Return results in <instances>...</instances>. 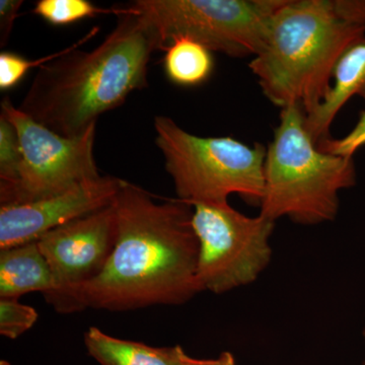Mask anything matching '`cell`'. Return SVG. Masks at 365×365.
I'll use <instances>...</instances> for the list:
<instances>
[{"label": "cell", "instance_id": "obj_18", "mask_svg": "<svg viewBox=\"0 0 365 365\" xmlns=\"http://www.w3.org/2000/svg\"><path fill=\"white\" fill-rule=\"evenodd\" d=\"M63 50L47 55L43 58L29 60L13 52H1L0 54V90L13 88L25 78L31 68H37L56 59Z\"/></svg>", "mask_w": 365, "mask_h": 365}, {"label": "cell", "instance_id": "obj_9", "mask_svg": "<svg viewBox=\"0 0 365 365\" xmlns=\"http://www.w3.org/2000/svg\"><path fill=\"white\" fill-rule=\"evenodd\" d=\"M118 217L114 202L107 207L46 232L38 245L51 270L53 289L46 302L57 306L71 290L95 279L114 251Z\"/></svg>", "mask_w": 365, "mask_h": 365}, {"label": "cell", "instance_id": "obj_17", "mask_svg": "<svg viewBox=\"0 0 365 365\" xmlns=\"http://www.w3.org/2000/svg\"><path fill=\"white\" fill-rule=\"evenodd\" d=\"M38 317L34 307L21 304L18 299H0V334L9 339H16L30 330Z\"/></svg>", "mask_w": 365, "mask_h": 365}, {"label": "cell", "instance_id": "obj_5", "mask_svg": "<svg viewBox=\"0 0 365 365\" xmlns=\"http://www.w3.org/2000/svg\"><path fill=\"white\" fill-rule=\"evenodd\" d=\"M153 126L179 200L190 205L222 203L235 194L260 207L267 150L263 144L194 135L165 116L155 117Z\"/></svg>", "mask_w": 365, "mask_h": 365}, {"label": "cell", "instance_id": "obj_10", "mask_svg": "<svg viewBox=\"0 0 365 365\" xmlns=\"http://www.w3.org/2000/svg\"><path fill=\"white\" fill-rule=\"evenodd\" d=\"M121 182L102 176L57 195L0 206V250L37 241L54 228L107 207L114 202Z\"/></svg>", "mask_w": 365, "mask_h": 365}, {"label": "cell", "instance_id": "obj_14", "mask_svg": "<svg viewBox=\"0 0 365 365\" xmlns=\"http://www.w3.org/2000/svg\"><path fill=\"white\" fill-rule=\"evenodd\" d=\"M163 51L165 76L175 85H202L210 78L215 69L213 52L190 38H174L165 46Z\"/></svg>", "mask_w": 365, "mask_h": 365}, {"label": "cell", "instance_id": "obj_16", "mask_svg": "<svg viewBox=\"0 0 365 365\" xmlns=\"http://www.w3.org/2000/svg\"><path fill=\"white\" fill-rule=\"evenodd\" d=\"M23 150L16 126L0 113V188L11 186L19 179Z\"/></svg>", "mask_w": 365, "mask_h": 365}, {"label": "cell", "instance_id": "obj_3", "mask_svg": "<svg viewBox=\"0 0 365 365\" xmlns=\"http://www.w3.org/2000/svg\"><path fill=\"white\" fill-rule=\"evenodd\" d=\"M364 39L365 26L345 20L335 0H284L249 67L273 105H300L309 115L330 91L341 57Z\"/></svg>", "mask_w": 365, "mask_h": 365}, {"label": "cell", "instance_id": "obj_11", "mask_svg": "<svg viewBox=\"0 0 365 365\" xmlns=\"http://www.w3.org/2000/svg\"><path fill=\"white\" fill-rule=\"evenodd\" d=\"M355 96L365 98V39L341 57L325 100L313 113L306 115L307 130L314 143L319 144L330 138L334 119Z\"/></svg>", "mask_w": 365, "mask_h": 365}, {"label": "cell", "instance_id": "obj_15", "mask_svg": "<svg viewBox=\"0 0 365 365\" xmlns=\"http://www.w3.org/2000/svg\"><path fill=\"white\" fill-rule=\"evenodd\" d=\"M33 13L54 26L71 25L98 14H112L111 9H101L88 0H39Z\"/></svg>", "mask_w": 365, "mask_h": 365}, {"label": "cell", "instance_id": "obj_7", "mask_svg": "<svg viewBox=\"0 0 365 365\" xmlns=\"http://www.w3.org/2000/svg\"><path fill=\"white\" fill-rule=\"evenodd\" d=\"M199 242L197 279L201 292L225 294L258 279L272 258L275 222L247 216L228 202L194 204Z\"/></svg>", "mask_w": 365, "mask_h": 365}, {"label": "cell", "instance_id": "obj_2", "mask_svg": "<svg viewBox=\"0 0 365 365\" xmlns=\"http://www.w3.org/2000/svg\"><path fill=\"white\" fill-rule=\"evenodd\" d=\"M112 32L90 51L78 48L98 32L66 48L39 67L19 109L64 137L83 135L98 117L148 86L153 53L163 50L158 33L140 16L122 14Z\"/></svg>", "mask_w": 365, "mask_h": 365}, {"label": "cell", "instance_id": "obj_4", "mask_svg": "<svg viewBox=\"0 0 365 365\" xmlns=\"http://www.w3.org/2000/svg\"><path fill=\"white\" fill-rule=\"evenodd\" d=\"M356 182L353 157L319 148L306 127L300 105L281 109L264 163L260 215L287 217L297 225L332 222L339 210V193Z\"/></svg>", "mask_w": 365, "mask_h": 365}, {"label": "cell", "instance_id": "obj_20", "mask_svg": "<svg viewBox=\"0 0 365 365\" xmlns=\"http://www.w3.org/2000/svg\"><path fill=\"white\" fill-rule=\"evenodd\" d=\"M24 1L21 0H1L0 1V46L4 47L13 31L14 21L18 18Z\"/></svg>", "mask_w": 365, "mask_h": 365}, {"label": "cell", "instance_id": "obj_23", "mask_svg": "<svg viewBox=\"0 0 365 365\" xmlns=\"http://www.w3.org/2000/svg\"><path fill=\"white\" fill-rule=\"evenodd\" d=\"M364 341H365V329L364 331ZM362 365H365V359H364V364H362Z\"/></svg>", "mask_w": 365, "mask_h": 365}, {"label": "cell", "instance_id": "obj_8", "mask_svg": "<svg viewBox=\"0 0 365 365\" xmlns=\"http://www.w3.org/2000/svg\"><path fill=\"white\" fill-rule=\"evenodd\" d=\"M1 113L18 130L23 163L18 181L0 188V206L40 200L102 177L93 153L97 125L71 138L38 123L9 98L2 101Z\"/></svg>", "mask_w": 365, "mask_h": 365}, {"label": "cell", "instance_id": "obj_12", "mask_svg": "<svg viewBox=\"0 0 365 365\" xmlns=\"http://www.w3.org/2000/svg\"><path fill=\"white\" fill-rule=\"evenodd\" d=\"M52 289L51 270L37 241L0 250V299L35 292L45 297Z\"/></svg>", "mask_w": 365, "mask_h": 365}, {"label": "cell", "instance_id": "obj_19", "mask_svg": "<svg viewBox=\"0 0 365 365\" xmlns=\"http://www.w3.org/2000/svg\"><path fill=\"white\" fill-rule=\"evenodd\" d=\"M365 145V111L360 114L359 121L349 133L340 139L329 138L318 146L322 150L333 155L353 157L360 148Z\"/></svg>", "mask_w": 365, "mask_h": 365}, {"label": "cell", "instance_id": "obj_13", "mask_svg": "<svg viewBox=\"0 0 365 365\" xmlns=\"http://www.w3.org/2000/svg\"><path fill=\"white\" fill-rule=\"evenodd\" d=\"M88 354L101 365H182L186 352L181 346L153 347L118 339L91 327L85 334Z\"/></svg>", "mask_w": 365, "mask_h": 365}, {"label": "cell", "instance_id": "obj_6", "mask_svg": "<svg viewBox=\"0 0 365 365\" xmlns=\"http://www.w3.org/2000/svg\"><path fill=\"white\" fill-rule=\"evenodd\" d=\"M284 0H134L111 14H135L158 33L163 49L187 37L232 57L256 56L274 13Z\"/></svg>", "mask_w": 365, "mask_h": 365}, {"label": "cell", "instance_id": "obj_22", "mask_svg": "<svg viewBox=\"0 0 365 365\" xmlns=\"http://www.w3.org/2000/svg\"><path fill=\"white\" fill-rule=\"evenodd\" d=\"M0 365H13V364H9V362L6 361V360H1V361H0Z\"/></svg>", "mask_w": 365, "mask_h": 365}, {"label": "cell", "instance_id": "obj_21", "mask_svg": "<svg viewBox=\"0 0 365 365\" xmlns=\"http://www.w3.org/2000/svg\"><path fill=\"white\" fill-rule=\"evenodd\" d=\"M182 365H237L234 354L222 352L220 356L212 359H196L185 354Z\"/></svg>", "mask_w": 365, "mask_h": 365}, {"label": "cell", "instance_id": "obj_1", "mask_svg": "<svg viewBox=\"0 0 365 365\" xmlns=\"http://www.w3.org/2000/svg\"><path fill=\"white\" fill-rule=\"evenodd\" d=\"M115 206L118 237L107 265L95 279L71 290L55 311L181 306L201 292L193 206L179 199L158 203L125 180Z\"/></svg>", "mask_w": 365, "mask_h": 365}]
</instances>
